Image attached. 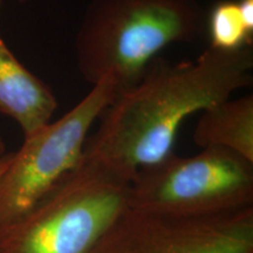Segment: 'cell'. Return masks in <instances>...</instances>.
Returning <instances> with one entry per match:
<instances>
[{
  "label": "cell",
  "instance_id": "7a4b0ae2",
  "mask_svg": "<svg viewBox=\"0 0 253 253\" xmlns=\"http://www.w3.org/2000/svg\"><path fill=\"white\" fill-rule=\"evenodd\" d=\"M205 20L196 0H91L75 38L79 73L93 86L112 78L125 89L161 50L201 37Z\"/></svg>",
  "mask_w": 253,
  "mask_h": 253
},
{
  "label": "cell",
  "instance_id": "8fae6325",
  "mask_svg": "<svg viewBox=\"0 0 253 253\" xmlns=\"http://www.w3.org/2000/svg\"><path fill=\"white\" fill-rule=\"evenodd\" d=\"M6 154H7V153H6L5 143H4V141H2V138L0 137V163H1V161L4 160Z\"/></svg>",
  "mask_w": 253,
  "mask_h": 253
},
{
  "label": "cell",
  "instance_id": "277c9868",
  "mask_svg": "<svg viewBox=\"0 0 253 253\" xmlns=\"http://www.w3.org/2000/svg\"><path fill=\"white\" fill-rule=\"evenodd\" d=\"M128 207L173 217L212 216L253 207V162L223 148H204L188 157L172 153L136 173Z\"/></svg>",
  "mask_w": 253,
  "mask_h": 253
},
{
  "label": "cell",
  "instance_id": "52a82bcc",
  "mask_svg": "<svg viewBox=\"0 0 253 253\" xmlns=\"http://www.w3.org/2000/svg\"><path fill=\"white\" fill-rule=\"evenodd\" d=\"M56 107L50 88L28 71L0 38V113L17 121L26 137L50 122Z\"/></svg>",
  "mask_w": 253,
  "mask_h": 253
},
{
  "label": "cell",
  "instance_id": "3957f363",
  "mask_svg": "<svg viewBox=\"0 0 253 253\" xmlns=\"http://www.w3.org/2000/svg\"><path fill=\"white\" fill-rule=\"evenodd\" d=\"M129 185L84 156L27 213L0 231V253H91L129 208Z\"/></svg>",
  "mask_w": 253,
  "mask_h": 253
},
{
  "label": "cell",
  "instance_id": "4fadbf2b",
  "mask_svg": "<svg viewBox=\"0 0 253 253\" xmlns=\"http://www.w3.org/2000/svg\"><path fill=\"white\" fill-rule=\"evenodd\" d=\"M18 1H20V2H26V1H28V0H18Z\"/></svg>",
  "mask_w": 253,
  "mask_h": 253
},
{
  "label": "cell",
  "instance_id": "5bb4252c",
  "mask_svg": "<svg viewBox=\"0 0 253 253\" xmlns=\"http://www.w3.org/2000/svg\"><path fill=\"white\" fill-rule=\"evenodd\" d=\"M0 4H1V0H0Z\"/></svg>",
  "mask_w": 253,
  "mask_h": 253
},
{
  "label": "cell",
  "instance_id": "9c48e42d",
  "mask_svg": "<svg viewBox=\"0 0 253 253\" xmlns=\"http://www.w3.org/2000/svg\"><path fill=\"white\" fill-rule=\"evenodd\" d=\"M210 47L232 52L252 46L253 34L246 28L235 0H220L211 8L205 20Z\"/></svg>",
  "mask_w": 253,
  "mask_h": 253
},
{
  "label": "cell",
  "instance_id": "30bf717a",
  "mask_svg": "<svg viewBox=\"0 0 253 253\" xmlns=\"http://www.w3.org/2000/svg\"><path fill=\"white\" fill-rule=\"evenodd\" d=\"M237 4L246 28L253 34V0H237Z\"/></svg>",
  "mask_w": 253,
  "mask_h": 253
},
{
  "label": "cell",
  "instance_id": "6da1fadb",
  "mask_svg": "<svg viewBox=\"0 0 253 253\" xmlns=\"http://www.w3.org/2000/svg\"><path fill=\"white\" fill-rule=\"evenodd\" d=\"M253 84L252 46L232 52L209 47L197 59L160 58L116 94L101 114L84 156L131 182L141 169L166 160L182 123Z\"/></svg>",
  "mask_w": 253,
  "mask_h": 253
},
{
  "label": "cell",
  "instance_id": "5b68a950",
  "mask_svg": "<svg viewBox=\"0 0 253 253\" xmlns=\"http://www.w3.org/2000/svg\"><path fill=\"white\" fill-rule=\"evenodd\" d=\"M120 88L112 78L94 84L77 106L24 137L0 176V231L12 225L81 163L90 128Z\"/></svg>",
  "mask_w": 253,
  "mask_h": 253
},
{
  "label": "cell",
  "instance_id": "8992f818",
  "mask_svg": "<svg viewBox=\"0 0 253 253\" xmlns=\"http://www.w3.org/2000/svg\"><path fill=\"white\" fill-rule=\"evenodd\" d=\"M91 253H253V207L203 217L128 208Z\"/></svg>",
  "mask_w": 253,
  "mask_h": 253
},
{
  "label": "cell",
  "instance_id": "7c38bea8",
  "mask_svg": "<svg viewBox=\"0 0 253 253\" xmlns=\"http://www.w3.org/2000/svg\"><path fill=\"white\" fill-rule=\"evenodd\" d=\"M9 154H11V153H9ZM9 154H6L5 157H4V160H2L1 163H0V176H1V173L4 172V170H5V168H6V164H7V162H8Z\"/></svg>",
  "mask_w": 253,
  "mask_h": 253
},
{
  "label": "cell",
  "instance_id": "ba28073f",
  "mask_svg": "<svg viewBox=\"0 0 253 253\" xmlns=\"http://www.w3.org/2000/svg\"><path fill=\"white\" fill-rule=\"evenodd\" d=\"M202 149L223 148L253 162V96L226 99L205 109L194 131Z\"/></svg>",
  "mask_w": 253,
  "mask_h": 253
}]
</instances>
